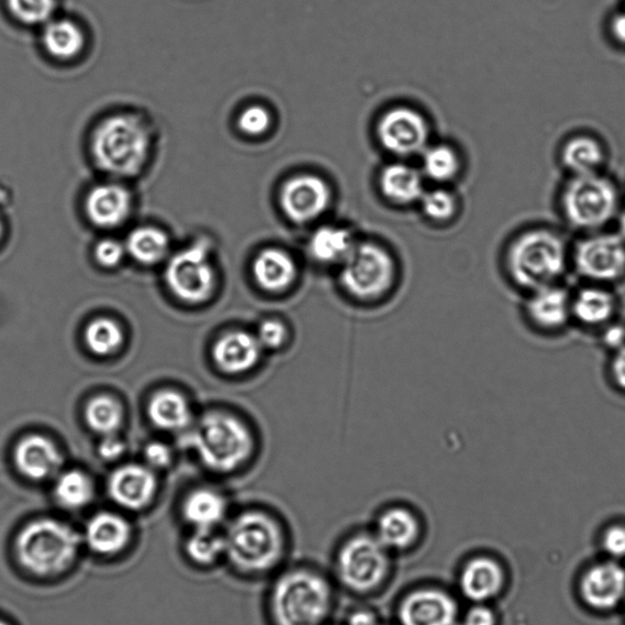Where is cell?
Here are the masks:
<instances>
[{
	"label": "cell",
	"instance_id": "cell-10",
	"mask_svg": "<svg viewBox=\"0 0 625 625\" xmlns=\"http://www.w3.org/2000/svg\"><path fill=\"white\" fill-rule=\"evenodd\" d=\"M570 265L584 282L613 287L625 279V241L618 234L588 236L577 244Z\"/></svg>",
	"mask_w": 625,
	"mask_h": 625
},
{
	"label": "cell",
	"instance_id": "cell-4",
	"mask_svg": "<svg viewBox=\"0 0 625 625\" xmlns=\"http://www.w3.org/2000/svg\"><path fill=\"white\" fill-rule=\"evenodd\" d=\"M92 155L98 167L116 178H133L145 168L150 150V133L133 114L109 116L92 136Z\"/></svg>",
	"mask_w": 625,
	"mask_h": 625
},
{
	"label": "cell",
	"instance_id": "cell-30",
	"mask_svg": "<svg viewBox=\"0 0 625 625\" xmlns=\"http://www.w3.org/2000/svg\"><path fill=\"white\" fill-rule=\"evenodd\" d=\"M148 413L150 421L166 431L183 429L191 420L188 401L174 391L157 393L149 403Z\"/></svg>",
	"mask_w": 625,
	"mask_h": 625
},
{
	"label": "cell",
	"instance_id": "cell-31",
	"mask_svg": "<svg viewBox=\"0 0 625 625\" xmlns=\"http://www.w3.org/2000/svg\"><path fill=\"white\" fill-rule=\"evenodd\" d=\"M126 250L144 265H156L169 250V238L158 227L141 226L131 232L126 241Z\"/></svg>",
	"mask_w": 625,
	"mask_h": 625
},
{
	"label": "cell",
	"instance_id": "cell-53",
	"mask_svg": "<svg viewBox=\"0 0 625 625\" xmlns=\"http://www.w3.org/2000/svg\"><path fill=\"white\" fill-rule=\"evenodd\" d=\"M0 625H9V624L4 621H0Z\"/></svg>",
	"mask_w": 625,
	"mask_h": 625
},
{
	"label": "cell",
	"instance_id": "cell-47",
	"mask_svg": "<svg viewBox=\"0 0 625 625\" xmlns=\"http://www.w3.org/2000/svg\"><path fill=\"white\" fill-rule=\"evenodd\" d=\"M145 457L150 467H167L171 460L170 449L167 445L152 443L145 449Z\"/></svg>",
	"mask_w": 625,
	"mask_h": 625
},
{
	"label": "cell",
	"instance_id": "cell-8",
	"mask_svg": "<svg viewBox=\"0 0 625 625\" xmlns=\"http://www.w3.org/2000/svg\"><path fill=\"white\" fill-rule=\"evenodd\" d=\"M390 565V551L375 534H357L339 547L336 573L349 591L369 594L388 579Z\"/></svg>",
	"mask_w": 625,
	"mask_h": 625
},
{
	"label": "cell",
	"instance_id": "cell-28",
	"mask_svg": "<svg viewBox=\"0 0 625 625\" xmlns=\"http://www.w3.org/2000/svg\"><path fill=\"white\" fill-rule=\"evenodd\" d=\"M380 188L387 199L400 204L412 203L424 194L421 172L405 164H392L383 169Z\"/></svg>",
	"mask_w": 625,
	"mask_h": 625
},
{
	"label": "cell",
	"instance_id": "cell-27",
	"mask_svg": "<svg viewBox=\"0 0 625 625\" xmlns=\"http://www.w3.org/2000/svg\"><path fill=\"white\" fill-rule=\"evenodd\" d=\"M226 511L227 504L223 495L208 489L190 493L182 506L183 518L194 529H214L224 521Z\"/></svg>",
	"mask_w": 625,
	"mask_h": 625
},
{
	"label": "cell",
	"instance_id": "cell-18",
	"mask_svg": "<svg viewBox=\"0 0 625 625\" xmlns=\"http://www.w3.org/2000/svg\"><path fill=\"white\" fill-rule=\"evenodd\" d=\"M258 288L270 294H284L295 287L300 269L288 250L270 247L259 252L252 266Z\"/></svg>",
	"mask_w": 625,
	"mask_h": 625
},
{
	"label": "cell",
	"instance_id": "cell-2",
	"mask_svg": "<svg viewBox=\"0 0 625 625\" xmlns=\"http://www.w3.org/2000/svg\"><path fill=\"white\" fill-rule=\"evenodd\" d=\"M225 556L248 574H265L278 567L287 548L281 525L265 512L237 515L224 535Z\"/></svg>",
	"mask_w": 625,
	"mask_h": 625
},
{
	"label": "cell",
	"instance_id": "cell-5",
	"mask_svg": "<svg viewBox=\"0 0 625 625\" xmlns=\"http://www.w3.org/2000/svg\"><path fill=\"white\" fill-rule=\"evenodd\" d=\"M82 537L70 524L43 518L29 523L15 543L18 561L29 573L53 577L68 570L78 558Z\"/></svg>",
	"mask_w": 625,
	"mask_h": 625
},
{
	"label": "cell",
	"instance_id": "cell-35",
	"mask_svg": "<svg viewBox=\"0 0 625 625\" xmlns=\"http://www.w3.org/2000/svg\"><path fill=\"white\" fill-rule=\"evenodd\" d=\"M86 421L94 432L113 435L122 424L123 411L115 400L100 397L87 405Z\"/></svg>",
	"mask_w": 625,
	"mask_h": 625
},
{
	"label": "cell",
	"instance_id": "cell-36",
	"mask_svg": "<svg viewBox=\"0 0 625 625\" xmlns=\"http://www.w3.org/2000/svg\"><path fill=\"white\" fill-rule=\"evenodd\" d=\"M86 344L93 354L98 356H108L122 346L123 333L122 328L111 320H97L92 322L86 331Z\"/></svg>",
	"mask_w": 625,
	"mask_h": 625
},
{
	"label": "cell",
	"instance_id": "cell-7",
	"mask_svg": "<svg viewBox=\"0 0 625 625\" xmlns=\"http://www.w3.org/2000/svg\"><path fill=\"white\" fill-rule=\"evenodd\" d=\"M397 263L388 249L372 243H357L338 268V282L349 299L369 303L388 295L397 282Z\"/></svg>",
	"mask_w": 625,
	"mask_h": 625
},
{
	"label": "cell",
	"instance_id": "cell-13",
	"mask_svg": "<svg viewBox=\"0 0 625 625\" xmlns=\"http://www.w3.org/2000/svg\"><path fill=\"white\" fill-rule=\"evenodd\" d=\"M332 192L327 183L315 175H299L282 186V211L295 224L312 223L331 205Z\"/></svg>",
	"mask_w": 625,
	"mask_h": 625
},
{
	"label": "cell",
	"instance_id": "cell-40",
	"mask_svg": "<svg viewBox=\"0 0 625 625\" xmlns=\"http://www.w3.org/2000/svg\"><path fill=\"white\" fill-rule=\"evenodd\" d=\"M422 204L424 213L436 222L448 221L456 212L454 196L444 190L424 193Z\"/></svg>",
	"mask_w": 625,
	"mask_h": 625
},
{
	"label": "cell",
	"instance_id": "cell-49",
	"mask_svg": "<svg viewBox=\"0 0 625 625\" xmlns=\"http://www.w3.org/2000/svg\"><path fill=\"white\" fill-rule=\"evenodd\" d=\"M346 625H381L377 614L369 610L350 612Z\"/></svg>",
	"mask_w": 625,
	"mask_h": 625
},
{
	"label": "cell",
	"instance_id": "cell-39",
	"mask_svg": "<svg viewBox=\"0 0 625 625\" xmlns=\"http://www.w3.org/2000/svg\"><path fill=\"white\" fill-rule=\"evenodd\" d=\"M290 333V326L287 322L280 317H267L260 322L255 335L265 353L266 350L277 353V350L289 345Z\"/></svg>",
	"mask_w": 625,
	"mask_h": 625
},
{
	"label": "cell",
	"instance_id": "cell-9",
	"mask_svg": "<svg viewBox=\"0 0 625 625\" xmlns=\"http://www.w3.org/2000/svg\"><path fill=\"white\" fill-rule=\"evenodd\" d=\"M618 193L614 185L595 174L577 175L563 193L567 221L580 230H599L617 213Z\"/></svg>",
	"mask_w": 625,
	"mask_h": 625
},
{
	"label": "cell",
	"instance_id": "cell-3",
	"mask_svg": "<svg viewBox=\"0 0 625 625\" xmlns=\"http://www.w3.org/2000/svg\"><path fill=\"white\" fill-rule=\"evenodd\" d=\"M333 607L332 585L314 570H290L271 589L270 613L276 625H325Z\"/></svg>",
	"mask_w": 625,
	"mask_h": 625
},
{
	"label": "cell",
	"instance_id": "cell-29",
	"mask_svg": "<svg viewBox=\"0 0 625 625\" xmlns=\"http://www.w3.org/2000/svg\"><path fill=\"white\" fill-rule=\"evenodd\" d=\"M42 40L43 47L59 60L79 56L85 47L82 30L70 20H51L43 30Z\"/></svg>",
	"mask_w": 625,
	"mask_h": 625
},
{
	"label": "cell",
	"instance_id": "cell-17",
	"mask_svg": "<svg viewBox=\"0 0 625 625\" xmlns=\"http://www.w3.org/2000/svg\"><path fill=\"white\" fill-rule=\"evenodd\" d=\"M133 204V196L123 185L102 183L87 194L85 210L96 226L114 228L127 221Z\"/></svg>",
	"mask_w": 625,
	"mask_h": 625
},
{
	"label": "cell",
	"instance_id": "cell-41",
	"mask_svg": "<svg viewBox=\"0 0 625 625\" xmlns=\"http://www.w3.org/2000/svg\"><path fill=\"white\" fill-rule=\"evenodd\" d=\"M271 126V116L265 107L252 105L245 109L238 118V127L245 135H265Z\"/></svg>",
	"mask_w": 625,
	"mask_h": 625
},
{
	"label": "cell",
	"instance_id": "cell-48",
	"mask_svg": "<svg viewBox=\"0 0 625 625\" xmlns=\"http://www.w3.org/2000/svg\"><path fill=\"white\" fill-rule=\"evenodd\" d=\"M125 451V445L113 435H108L100 446V454L104 459L113 460L122 456Z\"/></svg>",
	"mask_w": 625,
	"mask_h": 625
},
{
	"label": "cell",
	"instance_id": "cell-45",
	"mask_svg": "<svg viewBox=\"0 0 625 625\" xmlns=\"http://www.w3.org/2000/svg\"><path fill=\"white\" fill-rule=\"evenodd\" d=\"M456 625H496V617L484 603H476Z\"/></svg>",
	"mask_w": 625,
	"mask_h": 625
},
{
	"label": "cell",
	"instance_id": "cell-42",
	"mask_svg": "<svg viewBox=\"0 0 625 625\" xmlns=\"http://www.w3.org/2000/svg\"><path fill=\"white\" fill-rule=\"evenodd\" d=\"M596 334L602 349H605L611 355L614 350L625 346V321L618 316L617 320L600 328Z\"/></svg>",
	"mask_w": 625,
	"mask_h": 625
},
{
	"label": "cell",
	"instance_id": "cell-38",
	"mask_svg": "<svg viewBox=\"0 0 625 625\" xmlns=\"http://www.w3.org/2000/svg\"><path fill=\"white\" fill-rule=\"evenodd\" d=\"M459 168L456 153L446 146L429 148L424 155V171L435 181L451 180Z\"/></svg>",
	"mask_w": 625,
	"mask_h": 625
},
{
	"label": "cell",
	"instance_id": "cell-11",
	"mask_svg": "<svg viewBox=\"0 0 625 625\" xmlns=\"http://www.w3.org/2000/svg\"><path fill=\"white\" fill-rule=\"evenodd\" d=\"M210 247L196 244L179 252L169 261L166 277L171 291L186 302H202L210 298L214 287Z\"/></svg>",
	"mask_w": 625,
	"mask_h": 625
},
{
	"label": "cell",
	"instance_id": "cell-15",
	"mask_svg": "<svg viewBox=\"0 0 625 625\" xmlns=\"http://www.w3.org/2000/svg\"><path fill=\"white\" fill-rule=\"evenodd\" d=\"M401 625H456V600L438 589H420L405 596L399 606Z\"/></svg>",
	"mask_w": 625,
	"mask_h": 625
},
{
	"label": "cell",
	"instance_id": "cell-22",
	"mask_svg": "<svg viewBox=\"0 0 625 625\" xmlns=\"http://www.w3.org/2000/svg\"><path fill=\"white\" fill-rule=\"evenodd\" d=\"M503 583L504 574L501 566L487 557L471 559L460 570L458 578L460 592L475 603H486L498 596Z\"/></svg>",
	"mask_w": 625,
	"mask_h": 625
},
{
	"label": "cell",
	"instance_id": "cell-50",
	"mask_svg": "<svg viewBox=\"0 0 625 625\" xmlns=\"http://www.w3.org/2000/svg\"><path fill=\"white\" fill-rule=\"evenodd\" d=\"M611 32L613 38L621 43V45L625 46V13H621L613 18Z\"/></svg>",
	"mask_w": 625,
	"mask_h": 625
},
{
	"label": "cell",
	"instance_id": "cell-12",
	"mask_svg": "<svg viewBox=\"0 0 625 625\" xmlns=\"http://www.w3.org/2000/svg\"><path fill=\"white\" fill-rule=\"evenodd\" d=\"M524 295L523 317L526 325L535 333L546 336L559 335L573 324L572 291L562 282L546 284Z\"/></svg>",
	"mask_w": 625,
	"mask_h": 625
},
{
	"label": "cell",
	"instance_id": "cell-24",
	"mask_svg": "<svg viewBox=\"0 0 625 625\" xmlns=\"http://www.w3.org/2000/svg\"><path fill=\"white\" fill-rule=\"evenodd\" d=\"M15 464L21 475L32 480H45L62 466V456L48 438L32 435L23 438L15 449Z\"/></svg>",
	"mask_w": 625,
	"mask_h": 625
},
{
	"label": "cell",
	"instance_id": "cell-1",
	"mask_svg": "<svg viewBox=\"0 0 625 625\" xmlns=\"http://www.w3.org/2000/svg\"><path fill=\"white\" fill-rule=\"evenodd\" d=\"M569 266L565 239L547 228H533L521 234L504 257L507 280L523 293L562 282Z\"/></svg>",
	"mask_w": 625,
	"mask_h": 625
},
{
	"label": "cell",
	"instance_id": "cell-26",
	"mask_svg": "<svg viewBox=\"0 0 625 625\" xmlns=\"http://www.w3.org/2000/svg\"><path fill=\"white\" fill-rule=\"evenodd\" d=\"M357 241L347 228L327 225L317 228L309 243L311 259L322 267L339 268L355 248Z\"/></svg>",
	"mask_w": 625,
	"mask_h": 625
},
{
	"label": "cell",
	"instance_id": "cell-16",
	"mask_svg": "<svg viewBox=\"0 0 625 625\" xmlns=\"http://www.w3.org/2000/svg\"><path fill=\"white\" fill-rule=\"evenodd\" d=\"M621 301L612 287L584 282L572 291V321L585 331L600 328L617 320Z\"/></svg>",
	"mask_w": 625,
	"mask_h": 625
},
{
	"label": "cell",
	"instance_id": "cell-52",
	"mask_svg": "<svg viewBox=\"0 0 625 625\" xmlns=\"http://www.w3.org/2000/svg\"><path fill=\"white\" fill-rule=\"evenodd\" d=\"M3 234H4V225L2 219H0V239H2Z\"/></svg>",
	"mask_w": 625,
	"mask_h": 625
},
{
	"label": "cell",
	"instance_id": "cell-44",
	"mask_svg": "<svg viewBox=\"0 0 625 625\" xmlns=\"http://www.w3.org/2000/svg\"><path fill=\"white\" fill-rule=\"evenodd\" d=\"M125 248L116 239L107 238L96 247V258L104 267H115L122 261Z\"/></svg>",
	"mask_w": 625,
	"mask_h": 625
},
{
	"label": "cell",
	"instance_id": "cell-19",
	"mask_svg": "<svg viewBox=\"0 0 625 625\" xmlns=\"http://www.w3.org/2000/svg\"><path fill=\"white\" fill-rule=\"evenodd\" d=\"M157 490L155 476L144 467L125 466L114 471L108 482L111 499L131 511L148 506Z\"/></svg>",
	"mask_w": 625,
	"mask_h": 625
},
{
	"label": "cell",
	"instance_id": "cell-6",
	"mask_svg": "<svg viewBox=\"0 0 625 625\" xmlns=\"http://www.w3.org/2000/svg\"><path fill=\"white\" fill-rule=\"evenodd\" d=\"M188 440L203 464L217 471H232L243 466L255 446L254 436L243 422L216 413L207 415Z\"/></svg>",
	"mask_w": 625,
	"mask_h": 625
},
{
	"label": "cell",
	"instance_id": "cell-37",
	"mask_svg": "<svg viewBox=\"0 0 625 625\" xmlns=\"http://www.w3.org/2000/svg\"><path fill=\"white\" fill-rule=\"evenodd\" d=\"M9 12L26 25L47 24L57 9V0H7Z\"/></svg>",
	"mask_w": 625,
	"mask_h": 625
},
{
	"label": "cell",
	"instance_id": "cell-25",
	"mask_svg": "<svg viewBox=\"0 0 625 625\" xmlns=\"http://www.w3.org/2000/svg\"><path fill=\"white\" fill-rule=\"evenodd\" d=\"M375 535L390 553L404 551L418 540L421 524L410 510L391 507L379 515Z\"/></svg>",
	"mask_w": 625,
	"mask_h": 625
},
{
	"label": "cell",
	"instance_id": "cell-43",
	"mask_svg": "<svg viewBox=\"0 0 625 625\" xmlns=\"http://www.w3.org/2000/svg\"><path fill=\"white\" fill-rule=\"evenodd\" d=\"M607 378L612 388L625 397V346L610 355Z\"/></svg>",
	"mask_w": 625,
	"mask_h": 625
},
{
	"label": "cell",
	"instance_id": "cell-34",
	"mask_svg": "<svg viewBox=\"0 0 625 625\" xmlns=\"http://www.w3.org/2000/svg\"><path fill=\"white\" fill-rule=\"evenodd\" d=\"M186 553L196 563L212 565L225 555L224 536L214 529H194L186 543Z\"/></svg>",
	"mask_w": 625,
	"mask_h": 625
},
{
	"label": "cell",
	"instance_id": "cell-32",
	"mask_svg": "<svg viewBox=\"0 0 625 625\" xmlns=\"http://www.w3.org/2000/svg\"><path fill=\"white\" fill-rule=\"evenodd\" d=\"M565 166L577 175L595 174L603 163V149L590 137L570 139L563 148Z\"/></svg>",
	"mask_w": 625,
	"mask_h": 625
},
{
	"label": "cell",
	"instance_id": "cell-51",
	"mask_svg": "<svg viewBox=\"0 0 625 625\" xmlns=\"http://www.w3.org/2000/svg\"><path fill=\"white\" fill-rule=\"evenodd\" d=\"M618 230V235L625 241V212L620 217Z\"/></svg>",
	"mask_w": 625,
	"mask_h": 625
},
{
	"label": "cell",
	"instance_id": "cell-23",
	"mask_svg": "<svg viewBox=\"0 0 625 625\" xmlns=\"http://www.w3.org/2000/svg\"><path fill=\"white\" fill-rule=\"evenodd\" d=\"M265 349L255 334L233 332L223 336L214 347L216 365L230 375H241L254 369L260 361Z\"/></svg>",
	"mask_w": 625,
	"mask_h": 625
},
{
	"label": "cell",
	"instance_id": "cell-20",
	"mask_svg": "<svg viewBox=\"0 0 625 625\" xmlns=\"http://www.w3.org/2000/svg\"><path fill=\"white\" fill-rule=\"evenodd\" d=\"M581 594L591 607L617 606L625 595V569L613 562L592 567L581 581Z\"/></svg>",
	"mask_w": 625,
	"mask_h": 625
},
{
	"label": "cell",
	"instance_id": "cell-14",
	"mask_svg": "<svg viewBox=\"0 0 625 625\" xmlns=\"http://www.w3.org/2000/svg\"><path fill=\"white\" fill-rule=\"evenodd\" d=\"M427 125L424 118L410 108H394L380 119L378 136L393 155L412 156L425 148Z\"/></svg>",
	"mask_w": 625,
	"mask_h": 625
},
{
	"label": "cell",
	"instance_id": "cell-33",
	"mask_svg": "<svg viewBox=\"0 0 625 625\" xmlns=\"http://www.w3.org/2000/svg\"><path fill=\"white\" fill-rule=\"evenodd\" d=\"M54 493L62 507L80 510L92 501L94 487L89 477L81 471L71 470L58 478Z\"/></svg>",
	"mask_w": 625,
	"mask_h": 625
},
{
	"label": "cell",
	"instance_id": "cell-46",
	"mask_svg": "<svg viewBox=\"0 0 625 625\" xmlns=\"http://www.w3.org/2000/svg\"><path fill=\"white\" fill-rule=\"evenodd\" d=\"M603 548L612 557H625V528L624 526H612L603 536Z\"/></svg>",
	"mask_w": 625,
	"mask_h": 625
},
{
	"label": "cell",
	"instance_id": "cell-21",
	"mask_svg": "<svg viewBox=\"0 0 625 625\" xmlns=\"http://www.w3.org/2000/svg\"><path fill=\"white\" fill-rule=\"evenodd\" d=\"M133 537L130 523L122 515L101 512L85 526L82 543L101 556H114L125 550Z\"/></svg>",
	"mask_w": 625,
	"mask_h": 625
}]
</instances>
